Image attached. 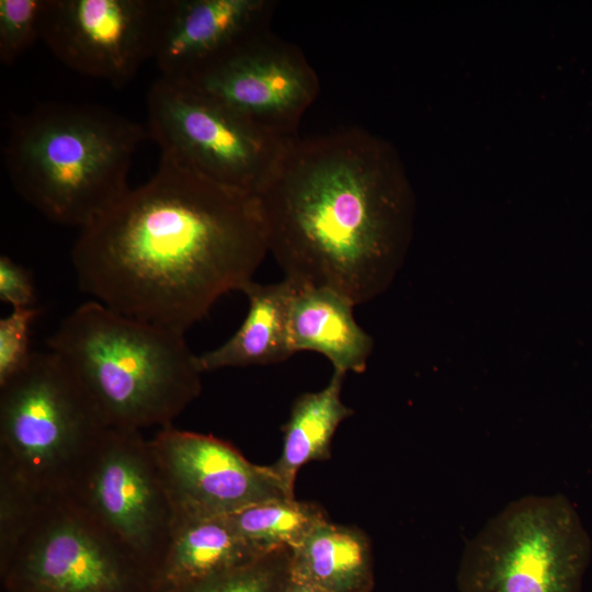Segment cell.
Here are the masks:
<instances>
[{"instance_id": "obj_11", "label": "cell", "mask_w": 592, "mask_h": 592, "mask_svg": "<svg viewBox=\"0 0 592 592\" xmlns=\"http://www.w3.org/2000/svg\"><path fill=\"white\" fill-rule=\"evenodd\" d=\"M189 83L286 139L298 136L299 122L320 90L301 49L270 29L242 42Z\"/></svg>"}, {"instance_id": "obj_10", "label": "cell", "mask_w": 592, "mask_h": 592, "mask_svg": "<svg viewBox=\"0 0 592 592\" xmlns=\"http://www.w3.org/2000/svg\"><path fill=\"white\" fill-rule=\"evenodd\" d=\"M168 0H46L41 39L68 68L119 88L153 59Z\"/></svg>"}, {"instance_id": "obj_19", "label": "cell", "mask_w": 592, "mask_h": 592, "mask_svg": "<svg viewBox=\"0 0 592 592\" xmlns=\"http://www.w3.org/2000/svg\"><path fill=\"white\" fill-rule=\"evenodd\" d=\"M229 517L240 536L260 554L295 548L318 523L328 519L320 505L296 498L260 502Z\"/></svg>"}, {"instance_id": "obj_22", "label": "cell", "mask_w": 592, "mask_h": 592, "mask_svg": "<svg viewBox=\"0 0 592 592\" xmlns=\"http://www.w3.org/2000/svg\"><path fill=\"white\" fill-rule=\"evenodd\" d=\"M41 314L38 308H12L0 320V384L4 383L30 361L31 326Z\"/></svg>"}, {"instance_id": "obj_24", "label": "cell", "mask_w": 592, "mask_h": 592, "mask_svg": "<svg viewBox=\"0 0 592 592\" xmlns=\"http://www.w3.org/2000/svg\"><path fill=\"white\" fill-rule=\"evenodd\" d=\"M283 592H325L316 585L300 580L298 578L289 576V579L284 588Z\"/></svg>"}, {"instance_id": "obj_5", "label": "cell", "mask_w": 592, "mask_h": 592, "mask_svg": "<svg viewBox=\"0 0 592 592\" xmlns=\"http://www.w3.org/2000/svg\"><path fill=\"white\" fill-rule=\"evenodd\" d=\"M107 429L54 352H33L0 384V477L34 497L61 493Z\"/></svg>"}, {"instance_id": "obj_4", "label": "cell", "mask_w": 592, "mask_h": 592, "mask_svg": "<svg viewBox=\"0 0 592 592\" xmlns=\"http://www.w3.org/2000/svg\"><path fill=\"white\" fill-rule=\"evenodd\" d=\"M107 428L172 425L201 394L198 357L184 333L121 315L91 300L47 340Z\"/></svg>"}, {"instance_id": "obj_18", "label": "cell", "mask_w": 592, "mask_h": 592, "mask_svg": "<svg viewBox=\"0 0 592 592\" xmlns=\"http://www.w3.org/2000/svg\"><path fill=\"white\" fill-rule=\"evenodd\" d=\"M345 374L333 371L326 387L301 394L293 403L283 431L278 459L269 465L288 498H295L298 470L314 460L331 457V442L339 425L354 411L341 398Z\"/></svg>"}, {"instance_id": "obj_3", "label": "cell", "mask_w": 592, "mask_h": 592, "mask_svg": "<svg viewBox=\"0 0 592 592\" xmlns=\"http://www.w3.org/2000/svg\"><path fill=\"white\" fill-rule=\"evenodd\" d=\"M147 126L91 104L45 103L11 118L4 164L16 193L47 219L82 229L130 189Z\"/></svg>"}, {"instance_id": "obj_2", "label": "cell", "mask_w": 592, "mask_h": 592, "mask_svg": "<svg viewBox=\"0 0 592 592\" xmlns=\"http://www.w3.org/2000/svg\"><path fill=\"white\" fill-rule=\"evenodd\" d=\"M284 278L356 306L391 283L408 249L413 194L390 144L351 127L293 138L257 195Z\"/></svg>"}, {"instance_id": "obj_12", "label": "cell", "mask_w": 592, "mask_h": 592, "mask_svg": "<svg viewBox=\"0 0 592 592\" xmlns=\"http://www.w3.org/2000/svg\"><path fill=\"white\" fill-rule=\"evenodd\" d=\"M149 442L175 520L229 516L260 502L294 499L269 465L249 462L213 435L169 425Z\"/></svg>"}, {"instance_id": "obj_15", "label": "cell", "mask_w": 592, "mask_h": 592, "mask_svg": "<svg viewBox=\"0 0 592 592\" xmlns=\"http://www.w3.org/2000/svg\"><path fill=\"white\" fill-rule=\"evenodd\" d=\"M261 555L240 536L229 516L177 519L151 589L174 592Z\"/></svg>"}, {"instance_id": "obj_23", "label": "cell", "mask_w": 592, "mask_h": 592, "mask_svg": "<svg viewBox=\"0 0 592 592\" xmlns=\"http://www.w3.org/2000/svg\"><path fill=\"white\" fill-rule=\"evenodd\" d=\"M0 299L13 308L34 307L36 300L31 272L8 255L0 257Z\"/></svg>"}, {"instance_id": "obj_16", "label": "cell", "mask_w": 592, "mask_h": 592, "mask_svg": "<svg viewBox=\"0 0 592 592\" xmlns=\"http://www.w3.org/2000/svg\"><path fill=\"white\" fill-rule=\"evenodd\" d=\"M295 286L287 278L271 284L249 282L241 289L249 303L243 322L224 344L197 355L202 371L269 365L289 358L288 309Z\"/></svg>"}, {"instance_id": "obj_14", "label": "cell", "mask_w": 592, "mask_h": 592, "mask_svg": "<svg viewBox=\"0 0 592 592\" xmlns=\"http://www.w3.org/2000/svg\"><path fill=\"white\" fill-rule=\"evenodd\" d=\"M295 285L288 309L292 353L314 351L327 357L333 371L363 373L374 341L354 318L356 305L330 288Z\"/></svg>"}, {"instance_id": "obj_6", "label": "cell", "mask_w": 592, "mask_h": 592, "mask_svg": "<svg viewBox=\"0 0 592 592\" xmlns=\"http://www.w3.org/2000/svg\"><path fill=\"white\" fill-rule=\"evenodd\" d=\"M591 543L562 494L509 503L466 545L459 592H579Z\"/></svg>"}, {"instance_id": "obj_7", "label": "cell", "mask_w": 592, "mask_h": 592, "mask_svg": "<svg viewBox=\"0 0 592 592\" xmlns=\"http://www.w3.org/2000/svg\"><path fill=\"white\" fill-rule=\"evenodd\" d=\"M1 592H152L147 573L64 493L35 497L0 543Z\"/></svg>"}, {"instance_id": "obj_9", "label": "cell", "mask_w": 592, "mask_h": 592, "mask_svg": "<svg viewBox=\"0 0 592 592\" xmlns=\"http://www.w3.org/2000/svg\"><path fill=\"white\" fill-rule=\"evenodd\" d=\"M61 493L151 582L175 516L150 442L141 431L107 428Z\"/></svg>"}, {"instance_id": "obj_21", "label": "cell", "mask_w": 592, "mask_h": 592, "mask_svg": "<svg viewBox=\"0 0 592 592\" xmlns=\"http://www.w3.org/2000/svg\"><path fill=\"white\" fill-rule=\"evenodd\" d=\"M46 0H0V61L13 65L41 38Z\"/></svg>"}, {"instance_id": "obj_8", "label": "cell", "mask_w": 592, "mask_h": 592, "mask_svg": "<svg viewBox=\"0 0 592 592\" xmlns=\"http://www.w3.org/2000/svg\"><path fill=\"white\" fill-rule=\"evenodd\" d=\"M160 155L225 186L258 195L287 144L200 88L163 77L147 95Z\"/></svg>"}, {"instance_id": "obj_1", "label": "cell", "mask_w": 592, "mask_h": 592, "mask_svg": "<svg viewBox=\"0 0 592 592\" xmlns=\"http://www.w3.org/2000/svg\"><path fill=\"white\" fill-rule=\"evenodd\" d=\"M267 249L255 195L160 155L155 174L80 229L79 287L107 308L181 333L253 280Z\"/></svg>"}, {"instance_id": "obj_17", "label": "cell", "mask_w": 592, "mask_h": 592, "mask_svg": "<svg viewBox=\"0 0 592 592\" xmlns=\"http://www.w3.org/2000/svg\"><path fill=\"white\" fill-rule=\"evenodd\" d=\"M291 574L325 592H372L371 540L358 527L326 519L291 549Z\"/></svg>"}, {"instance_id": "obj_20", "label": "cell", "mask_w": 592, "mask_h": 592, "mask_svg": "<svg viewBox=\"0 0 592 592\" xmlns=\"http://www.w3.org/2000/svg\"><path fill=\"white\" fill-rule=\"evenodd\" d=\"M289 576L291 549L284 547L174 592H283Z\"/></svg>"}, {"instance_id": "obj_13", "label": "cell", "mask_w": 592, "mask_h": 592, "mask_svg": "<svg viewBox=\"0 0 592 592\" xmlns=\"http://www.w3.org/2000/svg\"><path fill=\"white\" fill-rule=\"evenodd\" d=\"M274 0H168L156 47L160 77L190 82L270 29Z\"/></svg>"}]
</instances>
